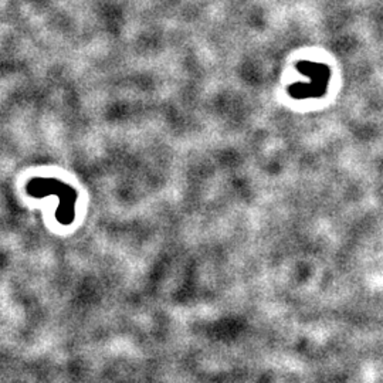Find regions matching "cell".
<instances>
[{"instance_id": "1", "label": "cell", "mask_w": 383, "mask_h": 383, "mask_svg": "<svg viewBox=\"0 0 383 383\" xmlns=\"http://www.w3.org/2000/svg\"><path fill=\"white\" fill-rule=\"evenodd\" d=\"M26 192L33 197H43L46 195H59L60 207L57 210V220L61 225H70L75 216V192L66 183L57 179L33 178L26 185Z\"/></svg>"}]
</instances>
